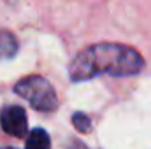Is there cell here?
Instances as JSON below:
<instances>
[{"mask_svg": "<svg viewBox=\"0 0 151 149\" xmlns=\"http://www.w3.org/2000/svg\"><path fill=\"white\" fill-rule=\"evenodd\" d=\"M144 69V58L130 46L116 42L93 44L69 63V77L72 82L90 81L97 75H135Z\"/></svg>", "mask_w": 151, "mask_h": 149, "instance_id": "1", "label": "cell"}, {"mask_svg": "<svg viewBox=\"0 0 151 149\" xmlns=\"http://www.w3.org/2000/svg\"><path fill=\"white\" fill-rule=\"evenodd\" d=\"M14 91L39 112H51L58 107L56 90L42 75H28L19 79L14 86Z\"/></svg>", "mask_w": 151, "mask_h": 149, "instance_id": "2", "label": "cell"}, {"mask_svg": "<svg viewBox=\"0 0 151 149\" xmlns=\"http://www.w3.org/2000/svg\"><path fill=\"white\" fill-rule=\"evenodd\" d=\"M2 130L12 137H27L28 132V117L21 105H7L0 112Z\"/></svg>", "mask_w": 151, "mask_h": 149, "instance_id": "3", "label": "cell"}, {"mask_svg": "<svg viewBox=\"0 0 151 149\" xmlns=\"http://www.w3.org/2000/svg\"><path fill=\"white\" fill-rule=\"evenodd\" d=\"M18 39L9 30H0V60H11L18 53Z\"/></svg>", "mask_w": 151, "mask_h": 149, "instance_id": "4", "label": "cell"}, {"mask_svg": "<svg viewBox=\"0 0 151 149\" xmlns=\"http://www.w3.org/2000/svg\"><path fill=\"white\" fill-rule=\"evenodd\" d=\"M25 149H51V139L47 132L42 128H34L32 132H28Z\"/></svg>", "mask_w": 151, "mask_h": 149, "instance_id": "5", "label": "cell"}, {"mask_svg": "<svg viewBox=\"0 0 151 149\" xmlns=\"http://www.w3.org/2000/svg\"><path fill=\"white\" fill-rule=\"evenodd\" d=\"M72 125L79 133H90L91 132V119L84 112H74L72 114Z\"/></svg>", "mask_w": 151, "mask_h": 149, "instance_id": "6", "label": "cell"}, {"mask_svg": "<svg viewBox=\"0 0 151 149\" xmlns=\"http://www.w3.org/2000/svg\"><path fill=\"white\" fill-rule=\"evenodd\" d=\"M2 149H5V148H2Z\"/></svg>", "mask_w": 151, "mask_h": 149, "instance_id": "7", "label": "cell"}]
</instances>
